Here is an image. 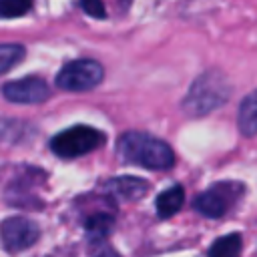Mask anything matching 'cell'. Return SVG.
<instances>
[{
	"instance_id": "cell-7",
	"label": "cell",
	"mask_w": 257,
	"mask_h": 257,
	"mask_svg": "<svg viewBox=\"0 0 257 257\" xmlns=\"http://www.w3.org/2000/svg\"><path fill=\"white\" fill-rule=\"evenodd\" d=\"M2 94L10 102L36 104V102H44L50 96V88L40 76H24V78H18V80L4 84Z\"/></svg>"
},
{
	"instance_id": "cell-5",
	"label": "cell",
	"mask_w": 257,
	"mask_h": 257,
	"mask_svg": "<svg viewBox=\"0 0 257 257\" xmlns=\"http://www.w3.org/2000/svg\"><path fill=\"white\" fill-rule=\"evenodd\" d=\"M104 76V68L98 60L78 58L60 68L56 74V86L68 92H84L100 84Z\"/></svg>"
},
{
	"instance_id": "cell-1",
	"label": "cell",
	"mask_w": 257,
	"mask_h": 257,
	"mask_svg": "<svg viewBox=\"0 0 257 257\" xmlns=\"http://www.w3.org/2000/svg\"><path fill=\"white\" fill-rule=\"evenodd\" d=\"M116 151L124 163H133L151 171H167L175 165L173 149L149 133L128 131L118 137Z\"/></svg>"
},
{
	"instance_id": "cell-13",
	"label": "cell",
	"mask_w": 257,
	"mask_h": 257,
	"mask_svg": "<svg viewBox=\"0 0 257 257\" xmlns=\"http://www.w3.org/2000/svg\"><path fill=\"white\" fill-rule=\"evenodd\" d=\"M24 54H26V48L22 44H0V74L16 66L24 58Z\"/></svg>"
},
{
	"instance_id": "cell-3",
	"label": "cell",
	"mask_w": 257,
	"mask_h": 257,
	"mask_svg": "<svg viewBox=\"0 0 257 257\" xmlns=\"http://www.w3.org/2000/svg\"><path fill=\"white\" fill-rule=\"evenodd\" d=\"M102 143H104V135L98 128L88 124H74L54 135L50 141V149L60 159H76L98 149Z\"/></svg>"
},
{
	"instance_id": "cell-12",
	"label": "cell",
	"mask_w": 257,
	"mask_h": 257,
	"mask_svg": "<svg viewBox=\"0 0 257 257\" xmlns=\"http://www.w3.org/2000/svg\"><path fill=\"white\" fill-rule=\"evenodd\" d=\"M112 225H114V215L108 211H98L84 219V229L88 231L90 237H96V241L104 239L112 229Z\"/></svg>"
},
{
	"instance_id": "cell-15",
	"label": "cell",
	"mask_w": 257,
	"mask_h": 257,
	"mask_svg": "<svg viewBox=\"0 0 257 257\" xmlns=\"http://www.w3.org/2000/svg\"><path fill=\"white\" fill-rule=\"evenodd\" d=\"M80 8L92 18H106V8L102 0H80Z\"/></svg>"
},
{
	"instance_id": "cell-4",
	"label": "cell",
	"mask_w": 257,
	"mask_h": 257,
	"mask_svg": "<svg viewBox=\"0 0 257 257\" xmlns=\"http://www.w3.org/2000/svg\"><path fill=\"white\" fill-rule=\"evenodd\" d=\"M243 191L245 187L237 181H221L205 189L201 195H197L193 205L201 215L209 219H219L239 203V199L243 197Z\"/></svg>"
},
{
	"instance_id": "cell-8",
	"label": "cell",
	"mask_w": 257,
	"mask_h": 257,
	"mask_svg": "<svg viewBox=\"0 0 257 257\" xmlns=\"http://www.w3.org/2000/svg\"><path fill=\"white\" fill-rule=\"evenodd\" d=\"M104 189L122 201H139L141 197L147 195L149 191V183L139 179V177H114L110 181L104 183Z\"/></svg>"
},
{
	"instance_id": "cell-2",
	"label": "cell",
	"mask_w": 257,
	"mask_h": 257,
	"mask_svg": "<svg viewBox=\"0 0 257 257\" xmlns=\"http://www.w3.org/2000/svg\"><path fill=\"white\" fill-rule=\"evenodd\" d=\"M229 94L231 84L227 76L219 70H207L193 80L181 106L189 116H205L223 106L229 100Z\"/></svg>"
},
{
	"instance_id": "cell-10",
	"label": "cell",
	"mask_w": 257,
	"mask_h": 257,
	"mask_svg": "<svg viewBox=\"0 0 257 257\" xmlns=\"http://www.w3.org/2000/svg\"><path fill=\"white\" fill-rule=\"evenodd\" d=\"M185 203V189L181 185H173L157 197V215L161 219L173 217Z\"/></svg>"
},
{
	"instance_id": "cell-11",
	"label": "cell",
	"mask_w": 257,
	"mask_h": 257,
	"mask_svg": "<svg viewBox=\"0 0 257 257\" xmlns=\"http://www.w3.org/2000/svg\"><path fill=\"white\" fill-rule=\"evenodd\" d=\"M241 235L239 233H229L225 237L215 239V243L209 247L207 257H239L241 255Z\"/></svg>"
},
{
	"instance_id": "cell-14",
	"label": "cell",
	"mask_w": 257,
	"mask_h": 257,
	"mask_svg": "<svg viewBox=\"0 0 257 257\" xmlns=\"http://www.w3.org/2000/svg\"><path fill=\"white\" fill-rule=\"evenodd\" d=\"M32 8V0H0V18H18Z\"/></svg>"
},
{
	"instance_id": "cell-6",
	"label": "cell",
	"mask_w": 257,
	"mask_h": 257,
	"mask_svg": "<svg viewBox=\"0 0 257 257\" xmlns=\"http://www.w3.org/2000/svg\"><path fill=\"white\" fill-rule=\"evenodd\" d=\"M40 237V229L26 217H8L0 223V241L6 251L18 253L32 247Z\"/></svg>"
},
{
	"instance_id": "cell-16",
	"label": "cell",
	"mask_w": 257,
	"mask_h": 257,
	"mask_svg": "<svg viewBox=\"0 0 257 257\" xmlns=\"http://www.w3.org/2000/svg\"><path fill=\"white\" fill-rule=\"evenodd\" d=\"M88 257H120V255L112 247H108L106 243H102V239H100V241H96V245H92Z\"/></svg>"
},
{
	"instance_id": "cell-9",
	"label": "cell",
	"mask_w": 257,
	"mask_h": 257,
	"mask_svg": "<svg viewBox=\"0 0 257 257\" xmlns=\"http://www.w3.org/2000/svg\"><path fill=\"white\" fill-rule=\"evenodd\" d=\"M237 124H239L241 135H245V137L257 135V90L249 92L243 98V102L239 104Z\"/></svg>"
}]
</instances>
